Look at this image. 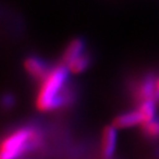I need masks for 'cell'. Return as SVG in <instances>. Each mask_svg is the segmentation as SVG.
Wrapping results in <instances>:
<instances>
[{
  "label": "cell",
  "mask_w": 159,
  "mask_h": 159,
  "mask_svg": "<svg viewBox=\"0 0 159 159\" xmlns=\"http://www.w3.org/2000/svg\"><path fill=\"white\" fill-rule=\"evenodd\" d=\"M68 71L67 65L61 63L51 69L43 79L36 99V106L39 111L46 112L58 109L66 106L72 99L70 91L65 86Z\"/></svg>",
  "instance_id": "1"
},
{
  "label": "cell",
  "mask_w": 159,
  "mask_h": 159,
  "mask_svg": "<svg viewBox=\"0 0 159 159\" xmlns=\"http://www.w3.org/2000/svg\"><path fill=\"white\" fill-rule=\"evenodd\" d=\"M41 143V134L33 127H23L3 139L0 159H18L37 148Z\"/></svg>",
  "instance_id": "2"
},
{
  "label": "cell",
  "mask_w": 159,
  "mask_h": 159,
  "mask_svg": "<svg viewBox=\"0 0 159 159\" xmlns=\"http://www.w3.org/2000/svg\"><path fill=\"white\" fill-rule=\"evenodd\" d=\"M117 131L115 126H107L104 128L102 133V143H101V154L104 159L113 157L116 150Z\"/></svg>",
  "instance_id": "3"
},
{
  "label": "cell",
  "mask_w": 159,
  "mask_h": 159,
  "mask_svg": "<svg viewBox=\"0 0 159 159\" xmlns=\"http://www.w3.org/2000/svg\"><path fill=\"white\" fill-rule=\"evenodd\" d=\"M24 66L27 72H29L34 79L41 80V81H43V79L50 72L48 65L37 57H29V58H27L25 60Z\"/></svg>",
  "instance_id": "4"
},
{
  "label": "cell",
  "mask_w": 159,
  "mask_h": 159,
  "mask_svg": "<svg viewBox=\"0 0 159 159\" xmlns=\"http://www.w3.org/2000/svg\"><path fill=\"white\" fill-rule=\"evenodd\" d=\"M139 123H143L142 117L139 111H134V112L125 113L118 116L114 120L113 126H115L116 128H126V127L138 125Z\"/></svg>",
  "instance_id": "5"
},
{
  "label": "cell",
  "mask_w": 159,
  "mask_h": 159,
  "mask_svg": "<svg viewBox=\"0 0 159 159\" xmlns=\"http://www.w3.org/2000/svg\"><path fill=\"white\" fill-rule=\"evenodd\" d=\"M84 41L80 39H75L71 40L69 44L66 48L64 54L62 56V63L65 65H67L69 62L72 61L75 58H77L78 56L82 55L84 52Z\"/></svg>",
  "instance_id": "6"
},
{
  "label": "cell",
  "mask_w": 159,
  "mask_h": 159,
  "mask_svg": "<svg viewBox=\"0 0 159 159\" xmlns=\"http://www.w3.org/2000/svg\"><path fill=\"white\" fill-rule=\"evenodd\" d=\"M156 101L153 99H149L143 101L142 104L139 107V113L142 117L143 123L149 122V121L153 120L156 113V106H155ZM142 123V124H143Z\"/></svg>",
  "instance_id": "7"
},
{
  "label": "cell",
  "mask_w": 159,
  "mask_h": 159,
  "mask_svg": "<svg viewBox=\"0 0 159 159\" xmlns=\"http://www.w3.org/2000/svg\"><path fill=\"white\" fill-rule=\"evenodd\" d=\"M89 64H90V57L86 54H82L69 62L67 67L69 71L72 74H80V72L84 71L89 66Z\"/></svg>",
  "instance_id": "8"
},
{
  "label": "cell",
  "mask_w": 159,
  "mask_h": 159,
  "mask_svg": "<svg viewBox=\"0 0 159 159\" xmlns=\"http://www.w3.org/2000/svg\"><path fill=\"white\" fill-rule=\"evenodd\" d=\"M143 132L150 139L159 138V119H153L143 123Z\"/></svg>",
  "instance_id": "9"
},
{
  "label": "cell",
  "mask_w": 159,
  "mask_h": 159,
  "mask_svg": "<svg viewBox=\"0 0 159 159\" xmlns=\"http://www.w3.org/2000/svg\"><path fill=\"white\" fill-rule=\"evenodd\" d=\"M2 104L5 107H11L15 104V98L11 94H5L2 98Z\"/></svg>",
  "instance_id": "10"
},
{
  "label": "cell",
  "mask_w": 159,
  "mask_h": 159,
  "mask_svg": "<svg viewBox=\"0 0 159 159\" xmlns=\"http://www.w3.org/2000/svg\"><path fill=\"white\" fill-rule=\"evenodd\" d=\"M157 91L159 92V80L157 81Z\"/></svg>",
  "instance_id": "11"
}]
</instances>
